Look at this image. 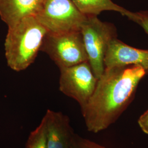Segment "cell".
Instances as JSON below:
<instances>
[{"label":"cell","mask_w":148,"mask_h":148,"mask_svg":"<svg viewBox=\"0 0 148 148\" xmlns=\"http://www.w3.org/2000/svg\"><path fill=\"white\" fill-rule=\"evenodd\" d=\"M45 0H0V17L8 27L24 18L36 16Z\"/></svg>","instance_id":"cell-9"},{"label":"cell","mask_w":148,"mask_h":148,"mask_svg":"<svg viewBox=\"0 0 148 148\" xmlns=\"http://www.w3.org/2000/svg\"><path fill=\"white\" fill-rule=\"evenodd\" d=\"M40 50L47 53L59 69L88 61L80 31L60 33L48 32Z\"/></svg>","instance_id":"cell-4"},{"label":"cell","mask_w":148,"mask_h":148,"mask_svg":"<svg viewBox=\"0 0 148 148\" xmlns=\"http://www.w3.org/2000/svg\"><path fill=\"white\" fill-rule=\"evenodd\" d=\"M136 13L137 19L136 23L143 27L148 35V11H139Z\"/></svg>","instance_id":"cell-13"},{"label":"cell","mask_w":148,"mask_h":148,"mask_svg":"<svg viewBox=\"0 0 148 148\" xmlns=\"http://www.w3.org/2000/svg\"><path fill=\"white\" fill-rule=\"evenodd\" d=\"M47 32L35 16L26 17L8 27L5 42L8 66L16 71L27 69L34 62Z\"/></svg>","instance_id":"cell-2"},{"label":"cell","mask_w":148,"mask_h":148,"mask_svg":"<svg viewBox=\"0 0 148 148\" xmlns=\"http://www.w3.org/2000/svg\"><path fill=\"white\" fill-rule=\"evenodd\" d=\"M35 17L48 32L60 33L80 31L87 16L71 0H45Z\"/></svg>","instance_id":"cell-5"},{"label":"cell","mask_w":148,"mask_h":148,"mask_svg":"<svg viewBox=\"0 0 148 148\" xmlns=\"http://www.w3.org/2000/svg\"><path fill=\"white\" fill-rule=\"evenodd\" d=\"M43 118L48 148H68L75 134L69 117L59 111L47 110Z\"/></svg>","instance_id":"cell-8"},{"label":"cell","mask_w":148,"mask_h":148,"mask_svg":"<svg viewBox=\"0 0 148 148\" xmlns=\"http://www.w3.org/2000/svg\"><path fill=\"white\" fill-rule=\"evenodd\" d=\"M148 71L136 65L105 69L81 112L90 132H99L116 121L132 101Z\"/></svg>","instance_id":"cell-1"},{"label":"cell","mask_w":148,"mask_h":148,"mask_svg":"<svg viewBox=\"0 0 148 148\" xmlns=\"http://www.w3.org/2000/svg\"><path fill=\"white\" fill-rule=\"evenodd\" d=\"M26 148H48L46 125L44 118L29 136Z\"/></svg>","instance_id":"cell-11"},{"label":"cell","mask_w":148,"mask_h":148,"mask_svg":"<svg viewBox=\"0 0 148 148\" xmlns=\"http://www.w3.org/2000/svg\"><path fill=\"white\" fill-rule=\"evenodd\" d=\"M88 61L97 79L105 70L104 58L108 46L117 38L116 28L114 24L101 21L95 16H87L81 27Z\"/></svg>","instance_id":"cell-3"},{"label":"cell","mask_w":148,"mask_h":148,"mask_svg":"<svg viewBox=\"0 0 148 148\" xmlns=\"http://www.w3.org/2000/svg\"><path fill=\"white\" fill-rule=\"evenodd\" d=\"M104 63L105 69L136 65L148 71V49L132 47L116 38L108 46Z\"/></svg>","instance_id":"cell-7"},{"label":"cell","mask_w":148,"mask_h":148,"mask_svg":"<svg viewBox=\"0 0 148 148\" xmlns=\"http://www.w3.org/2000/svg\"><path fill=\"white\" fill-rule=\"evenodd\" d=\"M138 123L143 132L148 135V109L139 117Z\"/></svg>","instance_id":"cell-14"},{"label":"cell","mask_w":148,"mask_h":148,"mask_svg":"<svg viewBox=\"0 0 148 148\" xmlns=\"http://www.w3.org/2000/svg\"><path fill=\"white\" fill-rule=\"evenodd\" d=\"M59 90L83 109L95 90L98 79L88 61L60 69Z\"/></svg>","instance_id":"cell-6"},{"label":"cell","mask_w":148,"mask_h":148,"mask_svg":"<svg viewBox=\"0 0 148 148\" xmlns=\"http://www.w3.org/2000/svg\"><path fill=\"white\" fill-rule=\"evenodd\" d=\"M77 8L86 16L99 15L103 11H115L136 22L137 13L126 10L111 0H71Z\"/></svg>","instance_id":"cell-10"},{"label":"cell","mask_w":148,"mask_h":148,"mask_svg":"<svg viewBox=\"0 0 148 148\" xmlns=\"http://www.w3.org/2000/svg\"><path fill=\"white\" fill-rule=\"evenodd\" d=\"M68 148H106L104 146L75 133Z\"/></svg>","instance_id":"cell-12"}]
</instances>
